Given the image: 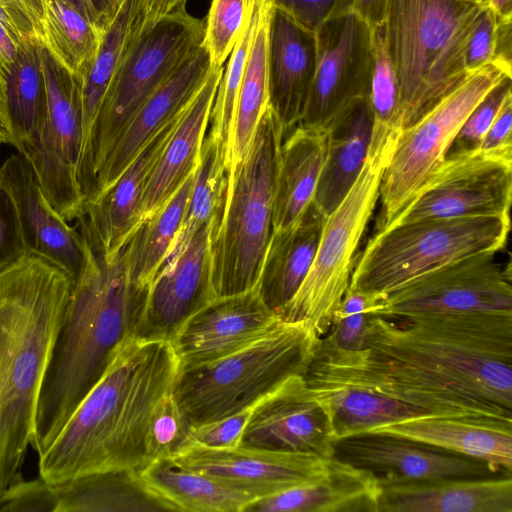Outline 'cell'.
<instances>
[{
  "instance_id": "6da1fadb",
  "label": "cell",
  "mask_w": 512,
  "mask_h": 512,
  "mask_svg": "<svg viewBox=\"0 0 512 512\" xmlns=\"http://www.w3.org/2000/svg\"><path fill=\"white\" fill-rule=\"evenodd\" d=\"M318 350L464 414L512 421V312L369 315L360 348L322 339Z\"/></svg>"
},
{
  "instance_id": "7a4b0ae2",
  "label": "cell",
  "mask_w": 512,
  "mask_h": 512,
  "mask_svg": "<svg viewBox=\"0 0 512 512\" xmlns=\"http://www.w3.org/2000/svg\"><path fill=\"white\" fill-rule=\"evenodd\" d=\"M179 371L170 341L128 336L55 439L38 454L39 477L58 484L148 465L150 418Z\"/></svg>"
},
{
  "instance_id": "3957f363",
  "label": "cell",
  "mask_w": 512,
  "mask_h": 512,
  "mask_svg": "<svg viewBox=\"0 0 512 512\" xmlns=\"http://www.w3.org/2000/svg\"><path fill=\"white\" fill-rule=\"evenodd\" d=\"M89 259L72 284L61 327L38 399L32 448L42 453L104 373L131 327L146 290L128 277V242L110 259L77 222ZM129 241V240H128Z\"/></svg>"
},
{
  "instance_id": "277c9868",
  "label": "cell",
  "mask_w": 512,
  "mask_h": 512,
  "mask_svg": "<svg viewBox=\"0 0 512 512\" xmlns=\"http://www.w3.org/2000/svg\"><path fill=\"white\" fill-rule=\"evenodd\" d=\"M71 287L65 271L33 254L0 270V503L22 479Z\"/></svg>"
},
{
  "instance_id": "5b68a950",
  "label": "cell",
  "mask_w": 512,
  "mask_h": 512,
  "mask_svg": "<svg viewBox=\"0 0 512 512\" xmlns=\"http://www.w3.org/2000/svg\"><path fill=\"white\" fill-rule=\"evenodd\" d=\"M482 6L470 0H388L383 27L398 82L396 130L413 126L471 76L464 52Z\"/></svg>"
},
{
  "instance_id": "8992f818",
  "label": "cell",
  "mask_w": 512,
  "mask_h": 512,
  "mask_svg": "<svg viewBox=\"0 0 512 512\" xmlns=\"http://www.w3.org/2000/svg\"><path fill=\"white\" fill-rule=\"evenodd\" d=\"M282 128L267 106L249 150L226 181L222 209L211 222L213 298L239 294L258 282L273 233V201Z\"/></svg>"
},
{
  "instance_id": "52a82bcc",
  "label": "cell",
  "mask_w": 512,
  "mask_h": 512,
  "mask_svg": "<svg viewBox=\"0 0 512 512\" xmlns=\"http://www.w3.org/2000/svg\"><path fill=\"white\" fill-rule=\"evenodd\" d=\"M320 336L303 321L279 319L264 334L214 361L180 369L172 393L191 426L253 407L294 375H304Z\"/></svg>"
},
{
  "instance_id": "ba28073f",
  "label": "cell",
  "mask_w": 512,
  "mask_h": 512,
  "mask_svg": "<svg viewBox=\"0 0 512 512\" xmlns=\"http://www.w3.org/2000/svg\"><path fill=\"white\" fill-rule=\"evenodd\" d=\"M205 21L176 10L142 27L120 62L81 152L77 180L86 204L96 174L126 126L155 90L202 43Z\"/></svg>"
},
{
  "instance_id": "9c48e42d",
  "label": "cell",
  "mask_w": 512,
  "mask_h": 512,
  "mask_svg": "<svg viewBox=\"0 0 512 512\" xmlns=\"http://www.w3.org/2000/svg\"><path fill=\"white\" fill-rule=\"evenodd\" d=\"M510 216L429 218L377 230L358 254L349 287L387 295L415 278L463 257L501 251Z\"/></svg>"
},
{
  "instance_id": "30bf717a",
  "label": "cell",
  "mask_w": 512,
  "mask_h": 512,
  "mask_svg": "<svg viewBox=\"0 0 512 512\" xmlns=\"http://www.w3.org/2000/svg\"><path fill=\"white\" fill-rule=\"evenodd\" d=\"M398 134L370 142L363 168L340 204L326 216L317 252L302 285L277 315L303 321L319 336L331 326L357 260V249L379 199L383 172Z\"/></svg>"
},
{
  "instance_id": "8fae6325",
  "label": "cell",
  "mask_w": 512,
  "mask_h": 512,
  "mask_svg": "<svg viewBox=\"0 0 512 512\" xmlns=\"http://www.w3.org/2000/svg\"><path fill=\"white\" fill-rule=\"evenodd\" d=\"M503 76L508 75L493 64L482 67L400 132L380 183L377 230L389 225L443 162L469 113Z\"/></svg>"
},
{
  "instance_id": "7c38bea8",
  "label": "cell",
  "mask_w": 512,
  "mask_h": 512,
  "mask_svg": "<svg viewBox=\"0 0 512 512\" xmlns=\"http://www.w3.org/2000/svg\"><path fill=\"white\" fill-rule=\"evenodd\" d=\"M41 60L47 113L35 146L24 157L47 200L70 222L85 214L77 180L83 146L81 77L65 68L44 44Z\"/></svg>"
},
{
  "instance_id": "4fadbf2b",
  "label": "cell",
  "mask_w": 512,
  "mask_h": 512,
  "mask_svg": "<svg viewBox=\"0 0 512 512\" xmlns=\"http://www.w3.org/2000/svg\"><path fill=\"white\" fill-rule=\"evenodd\" d=\"M498 252L472 254L427 272L387 294L373 315L512 312L511 263Z\"/></svg>"
},
{
  "instance_id": "5bb4252c",
  "label": "cell",
  "mask_w": 512,
  "mask_h": 512,
  "mask_svg": "<svg viewBox=\"0 0 512 512\" xmlns=\"http://www.w3.org/2000/svg\"><path fill=\"white\" fill-rule=\"evenodd\" d=\"M512 162L479 150L448 153L388 226L419 219L510 216Z\"/></svg>"
},
{
  "instance_id": "9a60e30c",
  "label": "cell",
  "mask_w": 512,
  "mask_h": 512,
  "mask_svg": "<svg viewBox=\"0 0 512 512\" xmlns=\"http://www.w3.org/2000/svg\"><path fill=\"white\" fill-rule=\"evenodd\" d=\"M315 35V74L298 125L326 130L350 102L370 96L373 29L350 11L324 22Z\"/></svg>"
},
{
  "instance_id": "2e32d148",
  "label": "cell",
  "mask_w": 512,
  "mask_h": 512,
  "mask_svg": "<svg viewBox=\"0 0 512 512\" xmlns=\"http://www.w3.org/2000/svg\"><path fill=\"white\" fill-rule=\"evenodd\" d=\"M334 443L325 401L294 375L253 406L238 446L330 458Z\"/></svg>"
},
{
  "instance_id": "e0dca14e",
  "label": "cell",
  "mask_w": 512,
  "mask_h": 512,
  "mask_svg": "<svg viewBox=\"0 0 512 512\" xmlns=\"http://www.w3.org/2000/svg\"><path fill=\"white\" fill-rule=\"evenodd\" d=\"M212 219L197 230L181 253L152 280L134 318L130 336L171 341L181 325L213 299Z\"/></svg>"
},
{
  "instance_id": "ac0fdd59",
  "label": "cell",
  "mask_w": 512,
  "mask_h": 512,
  "mask_svg": "<svg viewBox=\"0 0 512 512\" xmlns=\"http://www.w3.org/2000/svg\"><path fill=\"white\" fill-rule=\"evenodd\" d=\"M330 458L242 446L211 448L187 441L169 460L258 499L312 480Z\"/></svg>"
},
{
  "instance_id": "d6986e66",
  "label": "cell",
  "mask_w": 512,
  "mask_h": 512,
  "mask_svg": "<svg viewBox=\"0 0 512 512\" xmlns=\"http://www.w3.org/2000/svg\"><path fill=\"white\" fill-rule=\"evenodd\" d=\"M0 182L10 193L28 254L37 255L65 271L72 284L89 259V243L81 228L71 227L47 200L29 161L12 154L0 167Z\"/></svg>"
},
{
  "instance_id": "ffe728a7",
  "label": "cell",
  "mask_w": 512,
  "mask_h": 512,
  "mask_svg": "<svg viewBox=\"0 0 512 512\" xmlns=\"http://www.w3.org/2000/svg\"><path fill=\"white\" fill-rule=\"evenodd\" d=\"M279 319L255 286L246 292L211 299L181 325L170 343L180 369L190 368L242 348Z\"/></svg>"
},
{
  "instance_id": "44dd1931",
  "label": "cell",
  "mask_w": 512,
  "mask_h": 512,
  "mask_svg": "<svg viewBox=\"0 0 512 512\" xmlns=\"http://www.w3.org/2000/svg\"><path fill=\"white\" fill-rule=\"evenodd\" d=\"M210 70L209 55L201 43L132 117L100 166L87 203L110 187L151 138L184 110Z\"/></svg>"
},
{
  "instance_id": "7402d4cb",
  "label": "cell",
  "mask_w": 512,
  "mask_h": 512,
  "mask_svg": "<svg viewBox=\"0 0 512 512\" xmlns=\"http://www.w3.org/2000/svg\"><path fill=\"white\" fill-rule=\"evenodd\" d=\"M378 512H512V478L378 475Z\"/></svg>"
},
{
  "instance_id": "603a6c76",
  "label": "cell",
  "mask_w": 512,
  "mask_h": 512,
  "mask_svg": "<svg viewBox=\"0 0 512 512\" xmlns=\"http://www.w3.org/2000/svg\"><path fill=\"white\" fill-rule=\"evenodd\" d=\"M334 457L377 475L405 479L495 475L485 463L392 435L367 433L334 443Z\"/></svg>"
},
{
  "instance_id": "cb8c5ba5",
  "label": "cell",
  "mask_w": 512,
  "mask_h": 512,
  "mask_svg": "<svg viewBox=\"0 0 512 512\" xmlns=\"http://www.w3.org/2000/svg\"><path fill=\"white\" fill-rule=\"evenodd\" d=\"M316 58L315 32L273 6L268 33V105L281 125L283 136L302 117Z\"/></svg>"
},
{
  "instance_id": "d4e9b609",
  "label": "cell",
  "mask_w": 512,
  "mask_h": 512,
  "mask_svg": "<svg viewBox=\"0 0 512 512\" xmlns=\"http://www.w3.org/2000/svg\"><path fill=\"white\" fill-rule=\"evenodd\" d=\"M369 433L410 439L481 461L494 473L511 475L512 421L480 416H423Z\"/></svg>"
},
{
  "instance_id": "484cf974",
  "label": "cell",
  "mask_w": 512,
  "mask_h": 512,
  "mask_svg": "<svg viewBox=\"0 0 512 512\" xmlns=\"http://www.w3.org/2000/svg\"><path fill=\"white\" fill-rule=\"evenodd\" d=\"M181 113L151 138L110 187L86 204L84 222L106 259L112 258L128 242L140 223L141 200L148 177Z\"/></svg>"
},
{
  "instance_id": "4316f807",
  "label": "cell",
  "mask_w": 512,
  "mask_h": 512,
  "mask_svg": "<svg viewBox=\"0 0 512 512\" xmlns=\"http://www.w3.org/2000/svg\"><path fill=\"white\" fill-rule=\"evenodd\" d=\"M378 475L331 457L312 480L258 498L243 512H378Z\"/></svg>"
},
{
  "instance_id": "83f0119b",
  "label": "cell",
  "mask_w": 512,
  "mask_h": 512,
  "mask_svg": "<svg viewBox=\"0 0 512 512\" xmlns=\"http://www.w3.org/2000/svg\"><path fill=\"white\" fill-rule=\"evenodd\" d=\"M223 70L224 67L211 68L181 113L148 177L141 200L140 222L165 205L195 171Z\"/></svg>"
},
{
  "instance_id": "f1b7e54d",
  "label": "cell",
  "mask_w": 512,
  "mask_h": 512,
  "mask_svg": "<svg viewBox=\"0 0 512 512\" xmlns=\"http://www.w3.org/2000/svg\"><path fill=\"white\" fill-rule=\"evenodd\" d=\"M372 130L369 97L350 102L326 128L325 158L313 196L325 216L340 204L357 180L369 151Z\"/></svg>"
},
{
  "instance_id": "f546056e",
  "label": "cell",
  "mask_w": 512,
  "mask_h": 512,
  "mask_svg": "<svg viewBox=\"0 0 512 512\" xmlns=\"http://www.w3.org/2000/svg\"><path fill=\"white\" fill-rule=\"evenodd\" d=\"M325 219L312 200L295 224L273 231L256 286L263 302L276 314L289 303L305 280Z\"/></svg>"
},
{
  "instance_id": "4dcf8cb0",
  "label": "cell",
  "mask_w": 512,
  "mask_h": 512,
  "mask_svg": "<svg viewBox=\"0 0 512 512\" xmlns=\"http://www.w3.org/2000/svg\"><path fill=\"white\" fill-rule=\"evenodd\" d=\"M326 142V130L300 125L282 137L274 190L273 231L295 224L313 200Z\"/></svg>"
},
{
  "instance_id": "1f68e13d",
  "label": "cell",
  "mask_w": 512,
  "mask_h": 512,
  "mask_svg": "<svg viewBox=\"0 0 512 512\" xmlns=\"http://www.w3.org/2000/svg\"><path fill=\"white\" fill-rule=\"evenodd\" d=\"M145 488L172 511L243 512L257 498L212 477L158 459L138 471Z\"/></svg>"
},
{
  "instance_id": "d6a6232c",
  "label": "cell",
  "mask_w": 512,
  "mask_h": 512,
  "mask_svg": "<svg viewBox=\"0 0 512 512\" xmlns=\"http://www.w3.org/2000/svg\"><path fill=\"white\" fill-rule=\"evenodd\" d=\"M52 486L54 512L172 511L131 469L91 473Z\"/></svg>"
},
{
  "instance_id": "836d02e7",
  "label": "cell",
  "mask_w": 512,
  "mask_h": 512,
  "mask_svg": "<svg viewBox=\"0 0 512 512\" xmlns=\"http://www.w3.org/2000/svg\"><path fill=\"white\" fill-rule=\"evenodd\" d=\"M43 44L39 39L23 37L6 80L9 144L23 156L35 146L47 113Z\"/></svg>"
},
{
  "instance_id": "e575fe53",
  "label": "cell",
  "mask_w": 512,
  "mask_h": 512,
  "mask_svg": "<svg viewBox=\"0 0 512 512\" xmlns=\"http://www.w3.org/2000/svg\"><path fill=\"white\" fill-rule=\"evenodd\" d=\"M256 5V26L236 102L226 181L232 178L245 158L259 120L268 106V33L273 5L269 0H256Z\"/></svg>"
},
{
  "instance_id": "d590c367",
  "label": "cell",
  "mask_w": 512,
  "mask_h": 512,
  "mask_svg": "<svg viewBox=\"0 0 512 512\" xmlns=\"http://www.w3.org/2000/svg\"><path fill=\"white\" fill-rule=\"evenodd\" d=\"M307 385L325 401L335 441L367 434L385 425L427 416L411 405L373 390L333 382Z\"/></svg>"
},
{
  "instance_id": "8d00e7d4",
  "label": "cell",
  "mask_w": 512,
  "mask_h": 512,
  "mask_svg": "<svg viewBox=\"0 0 512 512\" xmlns=\"http://www.w3.org/2000/svg\"><path fill=\"white\" fill-rule=\"evenodd\" d=\"M144 17V0H122L103 33L95 56L80 76L83 124L82 150L89 137L105 92L127 49L141 31Z\"/></svg>"
},
{
  "instance_id": "74e56055",
  "label": "cell",
  "mask_w": 512,
  "mask_h": 512,
  "mask_svg": "<svg viewBox=\"0 0 512 512\" xmlns=\"http://www.w3.org/2000/svg\"><path fill=\"white\" fill-rule=\"evenodd\" d=\"M194 174L133 231L128 241L127 270L135 288L146 290L167 259L185 215Z\"/></svg>"
},
{
  "instance_id": "f35d334b",
  "label": "cell",
  "mask_w": 512,
  "mask_h": 512,
  "mask_svg": "<svg viewBox=\"0 0 512 512\" xmlns=\"http://www.w3.org/2000/svg\"><path fill=\"white\" fill-rule=\"evenodd\" d=\"M225 186L224 147L219 140L206 133L201 145L185 215L162 268L174 260L197 230L209 222L222 208Z\"/></svg>"
},
{
  "instance_id": "ab89813d",
  "label": "cell",
  "mask_w": 512,
  "mask_h": 512,
  "mask_svg": "<svg viewBox=\"0 0 512 512\" xmlns=\"http://www.w3.org/2000/svg\"><path fill=\"white\" fill-rule=\"evenodd\" d=\"M43 42L69 71L81 76L100 45L104 31L64 0H41Z\"/></svg>"
},
{
  "instance_id": "60d3db41",
  "label": "cell",
  "mask_w": 512,
  "mask_h": 512,
  "mask_svg": "<svg viewBox=\"0 0 512 512\" xmlns=\"http://www.w3.org/2000/svg\"><path fill=\"white\" fill-rule=\"evenodd\" d=\"M256 20V0H252L241 33L229 56L227 67L223 70L207 128L209 129L207 132L219 140L224 147L225 169L232 142L236 102L254 35Z\"/></svg>"
},
{
  "instance_id": "b9f144b4",
  "label": "cell",
  "mask_w": 512,
  "mask_h": 512,
  "mask_svg": "<svg viewBox=\"0 0 512 512\" xmlns=\"http://www.w3.org/2000/svg\"><path fill=\"white\" fill-rule=\"evenodd\" d=\"M374 61L371 79L370 102L373 111L371 140L400 133L395 128L398 108V82L390 58L383 24L373 29Z\"/></svg>"
},
{
  "instance_id": "7bdbcfd3",
  "label": "cell",
  "mask_w": 512,
  "mask_h": 512,
  "mask_svg": "<svg viewBox=\"0 0 512 512\" xmlns=\"http://www.w3.org/2000/svg\"><path fill=\"white\" fill-rule=\"evenodd\" d=\"M251 3L252 0H212L202 40L211 68H222L229 58Z\"/></svg>"
},
{
  "instance_id": "ee69618b",
  "label": "cell",
  "mask_w": 512,
  "mask_h": 512,
  "mask_svg": "<svg viewBox=\"0 0 512 512\" xmlns=\"http://www.w3.org/2000/svg\"><path fill=\"white\" fill-rule=\"evenodd\" d=\"M385 296L348 287L333 314L329 332L321 337L338 349L357 350L361 346L369 315L376 312Z\"/></svg>"
},
{
  "instance_id": "f6af8a7d",
  "label": "cell",
  "mask_w": 512,
  "mask_h": 512,
  "mask_svg": "<svg viewBox=\"0 0 512 512\" xmlns=\"http://www.w3.org/2000/svg\"><path fill=\"white\" fill-rule=\"evenodd\" d=\"M190 429L191 423L171 390L158 401L150 418L146 442L149 462L169 459L187 442Z\"/></svg>"
},
{
  "instance_id": "bcb514c9",
  "label": "cell",
  "mask_w": 512,
  "mask_h": 512,
  "mask_svg": "<svg viewBox=\"0 0 512 512\" xmlns=\"http://www.w3.org/2000/svg\"><path fill=\"white\" fill-rule=\"evenodd\" d=\"M512 94V77L503 76L481 98L460 127L448 153L478 150L506 98Z\"/></svg>"
},
{
  "instance_id": "7dc6e473",
  "label": "cell",
  "mask_w": 512,
  "mask_h": 512,
  "mask_svg": "<svg viewBox=\"0 0 512 512\" xmlns=\"http://www.w3.org/2000/svg\"><path fill=\"white\" fill-rule=\"evenodd\" d=\"M497 21L495 12L488 6H482L470 34L468 36L464 65L468 74L480 70L482 67L495 63L497 47Z\"/></svg>"
},
{
  "instance_id": "c3c4849f",
  "label": "cell",
  "mask_w": 512,
  "mask_h": 512,
  "mask_svg": "<svg viewBox=\"0 0 512 512\" xmlns=\"http://www.w3.org/2000/svg\"><path fill=\"white\" fill-rule=\"evenodd\" d=\"M304 28L316 32L326 21L352 11L354 0H269Z\"/></svg>"
},
{
  "instance_id": "681fc988",
  "label": "cell",
  "mask_w": 512,
  "mask_h": 512,
  "mask_svg": "<svg viewBox=\"0 0 512 512\" xmlns=\"http://www.w3.org/2000/svg\"><path fill=\"white\" fill-rule=\"evenodd\" d=\"M1 512H54L55 497L52 484L40 477L12 484L4 493L0 503Z\"/></svg>"
},
{
  "instance_id": "f907efd6",
  "label": "cell",
  "mask_w": 512,
  "mask_h": 512,
  "mask_svg": "<svg viewBox=\"0 0 512 512\" xmlns=\"http://www.w3.org/2000/svg\"><path fill=\"white\" fill-rule=\"evenodd\" d=\"M252 408L214 422L191 426L187 441L211 448H233L238 446Z\"/></svg>"
},
{
  "instance_id": "816d5d0a",
  "label": "cell",
  "mask_w": 512,
  "mask_h": 512,
  "mask_svg": "<svg viewBox=\"0 0 512 512\" xmlns=\"http://www.w3.org/2000/svg\"><path fill=\"white\" fill-rule=\"evenodd\" d=\"M27 254L14 201L0 182V270Z\"/></svg>"
},
{
  "instance_id": "f5cc1de1",
  "label": "cell",
  "mask_w": 512,
  "mask_h": 512,
  "mask_svg": "<svg viewBox=\"0 0 512 512\" xmlns=\"http://www.w3.org/2000/svg\"><path fill=\"white\" fill-rule=\"evenodd\" d=\"M478 150L485 155L512 162V94L504 101Z\"/></svg>"
},
{
  "instance_id": "db71d44e",
  "label": "cell",
  "mask_w": 512,
  "mask_h": 512,
  "mask_svg": "<svg viewBox=\"0 0 512 512\" xmlns=\"http://www.w3.org/2000/svg\"><path fill=\"white\" fill-rule=\"evenodd\" d=\"M75 7L91 23L105 31L112 16L106 0H64Z\"/></svg>"
},
{
  "instance_id": "11a10c76",
  "label": "cell",
  "mask_w": 512,
  "mask_h": 512,
  "mask_svg": "<svg viewBox=\"0 0 512 512\" xmlns=\"http://www.w3.org/2000/svg\"><path fill=\"white\" fill-rule=\"evenodd\" d=\"M8 12L14 26L22 36H29L43 41L42 36L18 0H0Z\"/></svg>"
},
{
  "instance_id": "9f6ffc18",
  "label": "cell",
  "mask_w": 512,
  "mask_h": 512,
  "mask_svg": "<svg viewBox=\"0 0 512 512\" xmlns=\"http://www.w3.org/2000/svg\"><path fill=\"white\" fill-rule=\"evenodd\" d=\"M388 0H354L352 11L372 29L382 25Z\"/></svg>"
},
{
  "instance_id": "6f0895ef",
  "label": "cell",
  "mask_w": 512,
  "mask_h": 512,
  "mask_svg": "<svg viewBox=\"0 0 512 512\" xmlns=\"http://www.w3.org/2000/svg\"><path fill=\"white\" fill-rule=\"evenodd\" d=\"M145 17L143 27L149 26L162 17L182 8L187 0H144Z\"/></svg>"
},
{
  "instance_id": "680465c9",
  "label": "cell",
  "mask_w": 512,
  "mask_h": 512,
  "mask_svg": "<svg viewBox=\"0 0 512 512\" xmlns=\"http://www.w3.org/2000/svg\"><path fill=\"white\" fill-rule=\"evenodd\" d=\"M10 66L0 55V146L9 144L10 137L6 102V80Z\"/></svg>"
},
{
  "instance_id": "91938a15",
  "label": "cell",
  "mask_w": 512,
  "mask_h": 512,
  "mask_svg": "<svg viewBox=\"0 0 512 512\" xmlns=\"http://www.w3.org/2000/svg\"><path fill=\"white\" fill-rule=\"evenodd\" d=\"M43 39L41 0H18Z\"/></svg>"
},
{
  "instance_id": "94428289",
  "label": "cell",
  "mask_w": 512,
  "mask_h": 512,
  "mask_svg": "<svg viewBox=\"0 0 512 512\" xmlns=\"http://www.w3.org/2000/svg\"><path fill=\"white\" fill-rule=\"evenodd\" d=\"M488 6L502 18H512V0H487Z\"/></svg>"
},
{
  "instance_id": "6125c7cd",
  "label": "cell",
  "mask_w": 512,
  "mask_h": 512,
  "mask_svg": "<svg viewBox=\"0 0 512 512\" xmlns=\"http://www.w3.org/2000/svg\"><path fill=\"white\" fill-rule=\"evenodd\" d=\"M121 2L122 0H106L109 12L112 17L114 16Z\"/></svg>"
},
{
  "instance_id": "be15d7a7",
  "label": "cell",
  "mask_w": 512,
  "mask_h": 512,
  "mask_svg": "<svg viewBox=\"0 0 512 512\" xmlns=\"http://www.w3.org/2000/svg\"><path fill=\"white\" fill-rule=\"evenodd\" d=\"M470 1L480 4V5H488L487 0H470Z\"/></svg>"
}]
</instances>
